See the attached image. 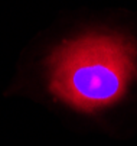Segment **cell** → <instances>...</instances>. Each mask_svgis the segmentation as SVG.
<instances>
[{
  "instance_id": "6da1fadb",
  "label": "cell",
  "mask_w": 137,
  "mask_h": 146,
  "mask_svg": "<svg viewBox=\"0 0 137 146\" xmlns=\"http://www.w3.org/2000/svg\"><path fill=\"white\" fill-rule=\"evenodd\" d=\"M45 62L49 93L78 111L95 113L123 100L137 82V40L88 32L62 42Z\"/></svg>"
}]
</instances>
